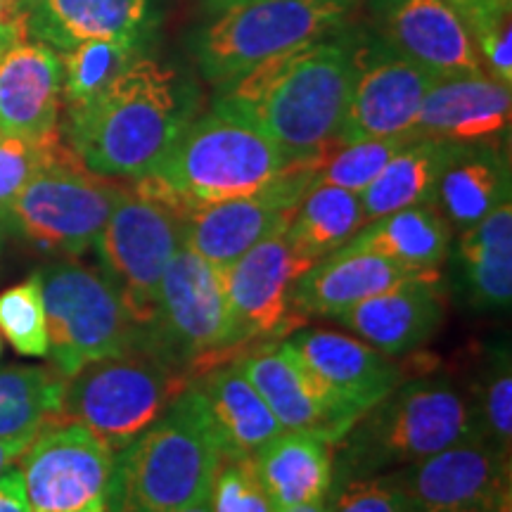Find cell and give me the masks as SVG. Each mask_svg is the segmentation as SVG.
<instances>
[{
	"instance_id": "obj_1",
	"label": "cell",
	"mask_w": 512,
	"mask_h": 512,
	"mask_svg": "<svg viewBox=\"0 0 512 512\" xmlns=\"http://www.w3.org/2000/svg\"><path fill=\"white\" fill-rule=\"evenodd\" d=\"M358 41L347 27L256 64L221 83L214 110L264 131L290 162L323 157L347 110Z\"/></svg>"
},
{
	"instance_id": "obj_2",
	"label": "cell",
	"mask_w": 512,
	"mask_h": 512,
	"mask_svg": "<svg viewBox=\"0 0 512 512\" xmlns=\"http://www.w3.org/2000/svg\"><path fill=\"white\" fill-rule=\"evenodd\" d=\"M195 95L166 64L138 55L100 95L67 110L62 136L86 169L136 181L157 169L190 124Z\"/></svg>"
},
{
	"instance_id": "obj_3",
	"label": "cell",
	"mask_w": 512,
	"mask_h": 512,
	"mask_svg": "<svg viewBox=\"0 0 512 512\" xmlns=\"http://www.w3.org/2000/svg\"><path fill=\"white\" fill-rule=\"evenodd\" d=\"M221 453L202 396L190 384L150 430L119 451L107 512H181L209 496Z\"/></svg>"
},
{
	"instance_id": "obj_4",
	"label": "cell",
	"mask_w": 512,
	"mask_h": 512,
	"mask_svg": "<svg viewBox=\"0 0 512 512\" xmlns=\"http://www.w3.org/2000/svg\"><path fill=\"white\" fill-rule=\"evenodd\" d=\"M472 439H482L475 401L458 384L448 377L396 384L339 439V479L380 475Z\"/></svg>"
},
{
	"instance_id": "obj_5",
	"label": "cell",
	"mask_w": 512,
	"mask_h": 512,
	"mask_svg": "<svg viewBox=\"0 0 512 512\" xmlns=\"http://www.w3.org/2000/svg\"><path fill=\"white\" fill-rule=\"evenodd\" d=\"M292 162L249 121L226 112L192 119L152 171L183 214L266 190Z\"/></svg>"
},
{
	"instance_id": "obj_6",
	"label": "cell",
	"mask_w": 512,
	"mask_h": 512,
	"mask_svg": "<svg viewBox=\"0 0 512 512\" xmlns=\"http://www.w3.org/2000/svg\"><path fill=\"white\" fill-rule=\"evenodd\" d=\"M190 382L169 358L140 347L88 363L69 377L60 415L119 453L150 430Z\"/></svg>"
},
{
	"instance_id": "obj_7",
	"label": "cell",
	"mask_w": 512,
	"mask_h": 512,
	"mask_svg": "<svg viewBox=\"0 0 512 512\" xmlns=\"http://www.w3.org/2000/svg\"><path fill=\"white\" fill-rule=\"evenodd\" d=\"M147 349L169 358L192 380L223 363L238 361V351H249L230 309L226 271L190 247L178 249L159 280Z\"/></svg>"
},
{
	"instance_id": "obj_8",
	"label": "cell",
	"mask_w": 512,
	"mask_h": 512,
	"mask_svg": "<svg viewBox=\"0 0 512 512\" xmlns=\"http://www.w3.org/2000/svg\"><path fill=\"white\" fill-rule=\"evenodd\" d=\"M361 0H245L192 38L204 79L228 83L256 64L349 27Z\"/></svg>"
},
{
	"instance_id": "obj_9",
	"label": "cell",
	"mask_w": 512,
	"mask_h": 512,
	"mask_svg": "<svg viewBox=\"0 0 512 512\" xmlns=\"http://www.w3.org/2000/svg\"><path fill=\"white\" fill-rule=\"evenodd\" d=\"M48 320V356L69 377L88 363L147 349V330L136 323L107 273L76 261L38 268Z\"/></svg>"
},
{
	"instance_id": "obj_10",
	"label": "cell",
	"mask_w": 512,
	"mask_h": 512,
	"mask_svg": "<svg viewBox=\"0 0 512 512\" xmlns=\"http://www.w3.org/2000/svg\"><path fill=\"white\" fill-rule=\"evenodd\" d=\"M124 190L119 178L93 174L69 152L24 185L10 204L5 228L43 252L79 256L95 245Z\"/></svg>"
},
{
	"instance_id": "obj_11",
	"label": "cell",
	"mask_w": 512,
	"mask_h": 512,
	"mask_svg": "<svg viewBox=\"0 0 512 512\" xmlns=\"http://www.w3.org/2000/svg\"><path fill=\"white\" fill-rule=\"evenodd\" d=\"M188 219L164 197L133 181L93 245L128 313L145 330L155 323L159 280L171 256L185 245Z\"/></svg>"
},
{
	"instance_id": "obj_12",
	"label": "cell",
	"mask_w": 512,
	"mask_h": 512,
	"mask_svg": "<svg viewBox=\"0 0 512 512\" xmlns=\"http://www.w3.org/2000/svg\"><path fill=\"white\" fill-rule=\"evenodd\" d=\"M117 453L76 422L55 415L17 460L31 512L107 508Z\"/></svg>"
},
{
	"instance_id": "obj_13",
	"label": "cell",
	"mask_w": 512,
	"mask_h": 512,
	"mask_svg": "<svg viewBox=\"0 0 512 512\" xmlns=\"http://www.w3.org/2000/svg\"><path fill=\"white\" fill-rule=\"evenodd\" d=\"M434 81L437 76L396 55L380 38H361L335 147L368 138L413 136L420 105Z\"/></svg>"
},
{
	"instance_id": "obj_14",
	"label": "cell",
	"mask_w": 512,
	"mask_h": 512,
	"mask_svg": "<svg viewBox=\"0 0 512 512\" xmlns=\"http://www.w3.org/2000/svg\"><path fill=\"white\" fill-rule=\"evenodd\" d=\"M318 162L320 157L292 162L278 181L256 195L192 211L185 228V247L228 271L256 242L290 226L297 204L313 188Z\"/></svg>"
},
{
	"instance_id": "obj_15",
	"label": "cell",
	"mask_w": 512,
	"mask_h": 512,
	"mask_svg": "<svg viewBox=\"0 0 512 512\" xmlns=\"http://www.w3.org/2000/svg\"><path fill=\"white\" fill-rule=\"evenodd\" d=\"M411 512H475L510 482V456L484 439L463 441L387 472Z\"/></svg>"
},
{
	"instance_id": "obj_16",
	"label": "cell",
	"mask_w": 512,
	"mask_h": 512,
	"mask_svg": "<svg viewBox=\"0 0 512 512\" xmlns=\"http://www.w3.org/2000/svg\"><path fill=\"white\" fill-rule=\"evenodd\" d=\"M238 366L283 430L320 432L337 444L361 418L287 342L249 351L238 358Z\"/></svg>"
},
{
	"instance_id": "obj_17",
	"label": "cell",
	"mask_w": 512,
	"mask_h": 512,
	"mask_svg": "<svg viewBox=\"0 0 512 512\" xmlns=\"http://www.w3.org/2000/svg\"><path fill=\"white\" fill-rule=\"evenodd\" d=\"M309 271L292 252L287 228L273 230L226 271L228 299L242 344H264L304 320L292 311V287Z\"/></svg>"
},
{
	"instance_id": "obj_18",
	"label": "cell",
	"mask_w": 512,
	"mask_h": 512,
	"mask_svg": "<svg viewBox=\"0 0 512 512\" xmlns=\"http://www.w3.org/2000/svg\"><path fill=\"white\" fill-rule=\"evenodd\" d=\"M377 38L439 76L484 72L475 38L451 0H370Z\"/></svg>"
},
{
	"instance_id": "obj_19",
	"label": "cell",
	"mask_w": 512,
	"mask_h": 512,
	"mask_svg": "<svg viewBox=\"0 0 512 512\" xmlns=\"http://www.w3.org/2000/svg\"><path fill=\"white\" fill-rule=\"evenodd\" d=\"M510 114L508 83L486 72L439 76L422 100L413 138L456 145L498 140L508 133Z\"/></svg>"
},
{
	"instance_id": "obj_20",
	"label": "cell",
	"mask_w": 512,
	"mask_h": 512,
	"mask_svg": "<svg viewBox=\"0 0 512 512\" xmlns=\"http://www.w3.org/2000/svg\"><path fill=\"white\" fill-rule=\"evenodd\" d=\"M62 62L55 48L22 41L0 57V136H62Z\"/></svg>"
},
{
	"instance_id": "obj_21",
	"label": "cell",
	"mask_w": 512,
	"mask_h": 512,
	"mask_svg": "<svg viewBox=\"0 0 512 512\" xmlns=\"http://www.w3.org/2000/svg\"><path fill=\"white\" fill-rule=\"evenodd\" d=\"M444 316L446 297L439 271L363 299L337 320L351 330V335L361 337L382 354L403 356L430 342Z\"/></svg>"
},
{
	"instance_id": "obj_22",
	"label": "cell",
	"mask_w": 512,
	"mask_h": 512,
	"mask_svg": "<svg viewBox=\"0 0 512 512\" xmlns=\"http://www.w3.org/2000/svg\"><path fill=\"white\" fill-rule=\"evenodd\" d=\"M432 273H439V268H413L366 249H337L294 283L292 311L302 320L339 318L363 299Z\"/></svg>"
},
{
	"instance_id": "obj_23",
	"label": "cell",
	"mask_w": 512,
	"mask_h": 512,
	"mask_svg": "<svg viewBox=\"0 0 512 512\" xmlns=\"http://www.w3.org/2000/svg\"><path fill=\"white\" fill-rule=\"evenodd\" d=\"M325 384L363 415L401 382V368L363 339L335 330H299L287 339Z\"/></svg>"
},
{
	"instance_id": "obj_24",
	"label": "cell",
	"mask_w": 512,
	"mask_h": 512,
	"mask_svg": "<svg viewBox=\"0 0 512 512\" xmlns=\"http://www.w3.org/2000/svg\"><path fill=\"white\" fill-rule=\"evenodd\" d=\"M152 24V0H41L29 10V36L57 53L98 38L145 43Z\"/></svg>"
},
{
	"instance_id": "obj_25",
	"label": "cell",
	"mask_w": 512,
	"mask_h": 512,
	"mask_svg": "<svg viewBox=\"0 0 512 512\" xmlns=\"http://www.w3.org/2000/svg\"><path fill=\"white\" fill-rule=\"evenodd\" d=\"M275 512L328 501L335 486V441L311 430H285L254 456Z\"/></svg>"
},
{
	"instance_id": "obj_26",
	"label": "cell",
	"mask_w": 512,
	"mask_h": 512,
	"mask_svg": "<svg viewBox=\"0 0 512 512\" xmlns=\"http://www.w3.org/2000/svg\"><path fill=\"white\" fill-rule=\"evenodd\" d=\"M192 387L202 396L223 456L254 458L261 448L285 432L240 370L238 361L216 366L197 377V384Z\"/></svg>"
},
{
	"instance_id": "obj_27",
	"label": "cell",
	"mask_w": 512,
	"mask_h": 512,
	"mask_svg": "<svg viewBox=\"0 0 512 512\" xmlns=\"http://www.w3.org/2000/svg\"><path fill=\"white\" fill-rule=\"evenodd\" d=\"M505 200H510V162L501 140L456 145L434 192V207L448 226H475Z\"/></svg>"
},
{
	"instance_id": "obj_28",
	"label": "cell",
	"mask_w": 512,
	"mask_h": 512,
	"mask_svg": "<svg viewBox=\"0 0 512 512\" xmlns=\"http://www.w3.org/2000/svg\"><path fill=\"white\" fill-rule=\"evenodd\" d=\"M456 259L470 302L505 311L512 299V204L505 200L475 226L460 230Z\"/></svg>"
},
{
	"instance_id": "obj_29",
	"label": "cell",
	"mask_w": 512,
	"mask_h": 512,
	"mask_svg": "<svg viewBox=\"0 0 512 512\" xmlns=\"http://www.w3.org/2000/svg\"><path fill=\"white\" fill-rule=\"evenodd\" d=\"M456 150V143L432 138H413L389 159L380 176L361 192V207L366 221L394 211L434 204V192L448 157Z\"/></svg>"
},
{
	"instance_id": "obj_30",
	"label": "cell",
	"mask_w": 512,
	"mask_h": 512,
	"mask_svg": "<svg viewBox=\"0 0 512 512\" xmlns=\"http://www.w3.org/2000/svg\"><path fill=\"white\" fill-rule=\"evenodd\" d=\"M451 247V226L434 204L370 221L342 249H366L413 268H439Z\"/></svg>"
},
{
	"instance_id": "obj_31",
	"label": "cell",
	"mask_w": 512,
	"mask_h": 512,
	"mask_svg": "<svg viewBox=\"0 0 512 512\" xmlns=\"http://www.w3.org/2000/svg\"><path fill=\"white\" fill-rule=\"evenodd\" d=\"M361 197L335 185H313L294 209L287 242L304 266L313 268L342 249L366 226Z\"/></svg>"
},
{
	"instance_id": "obj_32",
	"label": "cell",
	"mask_w": 512,
	"mask_h": 512,
	"mask_svg": "<svg viewBox=\"0 0 512 512\" xmlns=\"http://www.w3.org/2000/svg\"><path fill=\"white\" fill-rule=\"evenodd\" d=\"M67 377L55 368L0 370V439H34L60 415Z\"/></svg>"
},
{
	"instance_id": "obj_33",
	"label": "cell",
	"mask_w": 512,
	"mask_h": 512,
	"mask_svg": "<svg viewBox=\"0 0 512 512\" xmlns=\"http://www.w3.org/2000/svg\"><path fill=\"white\" fill-rule=\"evenodd\" d=\"M143 55V43L133 41H83L60 53L62 105L67 110L86 105L105 91L124 69Z\"/></svg>"
},
{
	"instance_id": "obj_34",
	"label": "cell",
	"mask_w": 512,
	"mask_h": 512,
	"mask_svg": "<svg viewBox=\"0 0 512 512\" xmlns=\"http://www.w3.org/2000/svg\"><path fill=\"white\" fill-rule=\"evenodd\" d=\"M411 140L413 136H389L332 147L320 157L313 185H335L361 195L380 176L389 159Z\"/></svg>"
},
{
	"instance_id": "obj_35",
	"label": "cell",
	"mask_w": 512,
	"mask_h": 512,
	"mask_svg": "<svg viewBox=\"0 0 512 512\" xmlns=\"http://www.w3.org/2000/svg\"><path fill=\"white\" fill-rule=\"evenodd\" d=\"M0 332L22 356H48V320L38 271L0 292Z\"/></svg>"
},
{
	"instance_id": "obj_36",
	"label": "cell",
	"mask_w": 512,
	"mask_h": 512,
	"mask_svg": "<svg viewBox=\"0 0 512 512\" xmlns=\"http://www.w3.org/2000/svg\"><path fill=\"white\" fill-rule=\"evenodd\" d=\"M482 55L484 72L512 83V0H451Z\"/></svg>"
},
{
	"instance_id": "obj_37",
	"label": "cell",
	"mask_w": 512,
	"mask_h": 512,
	"mask_svg": "<svg viewBox=\"0 0 512 512\" xmlns=\"http://www.w3.org/2000/svg\"><path fill=\"white\" fill-rule=\"evenodd\" d=\"M72 147L64 136L50 140H24L0 136V223L5 226L10 204L43 166L67 157Z\"/></svg>"
},
{
	"instance_id": "obj_38",
	"label": "cell",
	"mask_w": 512,
	"mask_h": 512,
	"mask_svg": "<svg viewBox=\"0 0 512 512\" xmlns=\"http://www.w3.org/2000/svg\"><path fill=\"white\" fill-rule=\"evenodd\" d=\"M482 439L510 456L512 446V368L508 349L496 354L475 396Z\"/></svg>"
},
{
	"instance_id": "obj_39",
	"label": "cell",
	"mask_w": 512,
	"mask_h": 512,
	"mask_svg": "<svg viewBox=\"0 0 512 512\" xmlns=\"http://www.w3.org/2000/svg\"><path fill=\"white\" fill-rule=\"evenodd\" d=\"M211 512H275L256 475L254 458L223 456L209 489Z\"/></svg>"
},
{
	"instance_id": "obj_40",
	"label": "cell",
	"mask_w": 512,
	"mask_h": 512,
	"mask_svg": "<svg viewBox=\"0 0 512 512\" xmlns=\"http://www.w3.org/2000/svg\"><path fill=\"white\" fill-rule=\"evenodd\" d=\"M328 512H411L387 472L339 479Z\"/></svg>"
},
{
	"instance_id": "obj_41",
	"label": "cell",
	"mask_w": 512,
	"mask_h": 512,
	"mask_svg": "<svg viewBox=\"0 0 512 512\" xmlns=\"http://www.w3.org/2000/svg\"><path fill=\"white\" fill-rule=\"evenodd\" d=\"M29 38V12L19 0H0V57Z\"/></svg>"
},
{
	"instance_id": "obj_42",
	"label": "cell",
	"mask_w": 512,
	"mask_h": 512,
	"mask_svg": "<svg viewBox=\"0 0 512 512\" xmlns=\"http://www.w3.org/2000/svg\"><path fill=\"white\" fill-rule=\"evenodd\" d=\"M0 512H31L17 465L0 477Z\"/></svg>"
},
{
	"instance_id": "obj_43",
	"label": "cell",
	"mask_w": 512,
	"mask_h": 512,
	"mask_svg": "<svg viewBox=\"0 0 512 512\" xmlns=\"http://www.w3.org/2000/svg\"><path fill=\"white\" fill-rule=\"evenodd\" d=\"M31 439H0V477L17 465L22 453L27 451Z\"/></svg>"
},
{
	"instance_id": "obj_44",
	"label": "cell",
	"mask_w": 512,
	"mask_h": 512,
	"mask_svg": "<svg viewBox=\"0 0 512 512\" xmlns=\"http://www.w3.org/2000/svg\"><path fill=\"white\" fill-rule=\"evenodd\" d=\"M486 512H512V479L496 491V496L491 498Z\"/></svg>"
},
{
	"instance_id": "obj_45",
	"label": "cell",
	"mask_w": 512,
	"mask_h": 512,
	"mask_svg": "<svg viewBox=\"0 0 512 512\" xmlns=\"http://www.w3.org/2000/svg\"><path fill=\"white\" fill-rule=\"evenodd\" d=\"M280 512H328V501H318V503H309V505H299V508L280 510Z\"/></svg>"
},
{
	"instance_id": "obj_46",
	"label": "cell",
	"mask_w": 512,
	"mask_h": 512,
	"mask_svg": "<svg viewBox=\"0 0 512 512\" xmlns=\"http://www.w3.org/2000/svg\"><path fill=\"white\" fill-rule=\"evenodd\" d=\"M181 512H211V505H209V496H204V498H200V501H197V503H192V505H188V508H183Z\"/></svg>"
},
{
	"instance_id": "obj_47",
	"label": "cell",
	"mask_w": 512,
	"mask_h": 512,
	"mask_svg": "<svg viewBox=\"0 0 512 512\" xmlns=\"http://www.w3.org/2000/svg\"><path fill=\"white\" fill-rule=\"evenodd\" d=\"M238 3H245V0H207L211 10H226L230 5H238Z\"/></svg>"
},
{
	"instance_id": "obj_48",
	"label": "cell",
	"mask_w": 512,
	"mask_h": 512,
	"mask_svg": "<svg viewBox=\"0 0 512 512\" xmlns=\"http://www.w3.org/2000/svg\"><path fill=\"white\" fill-rule=\"evenodd\" d=\"M19 3H22V8L29 12L31 8H36V5H38V3H41V0H19Z\"/></svg>"
},
{
	"instance_id": "obj_49",
	"label": "cell",
	"mask_w": 512,
	"mask_h": 512,
	"mask_svg": "<svg viewBox=\"0 0 512 512\" xmlns=\"http://www.w3.org/2000/svg\"><path fill=\"white\" fill-rule=\"evenodd\" d=\"M3 233H5V226L0 223V245H3Z\"/></svg>"
},
{
	"instance_id": "obj_50",
	"label": "cell",
	"mask_w": 512,
	"mask_h": 512,
	"mask_svg": "<svg viewBox=\"0 0 512 512\" xmlns=\"http://www.w3.org/2000/svg\"><path fill=\"white\" fill-rule=\"evenodd\" d=\"M93 512H107V508H102V510H93Z\"/></svg>"
},
{
	"instance_id": "obj_51",
	"label": "cell",
	"mask_w": 512,
	"mask_h": 512,
	"mask_svg": "<svg viewBox=\"0 0 512 512\" xmlns=\"http://www.w3.org/2000/svg\"><path fill=\"white\" fill-rule=\"evenodd\" d=\"M475 512H486V510H475Z\"/></svg>"
},
{
	"instance_id": "obj_52",
	"label": "cell",
	"mask_w": 512,
	"mask_h": 512,
	"mask_svg": "<svg viewBox=\"0 0 512 512\" xmlns=\"http://www.w3.org/2000/svg\"><path fill=\"white\" fill-rule=\"evenodd\" d=\"M0 351H3V347H0Z\"/></svg>"
}]
</instances>
